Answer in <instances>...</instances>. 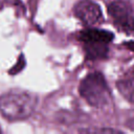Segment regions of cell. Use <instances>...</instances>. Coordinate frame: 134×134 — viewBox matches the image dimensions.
Returning a JSON list of instances; mask_svg holds the SVG:
<instances>
[{"mask_svg":"<svg viewBox=\"0 0 134 134\" xmlns=\"http://www.w3.org/2000/svg\"><path fill=\"white\" fill-rule=\"evenodd\" d=\"M81 132H103V133H107V132H109V133H115V132H118V131H116V130H113V129H100V130H98V129H93V130H90V129H86V130H81Z\"/></svg>","mask_w":134,"mask_h":134,"instance_id":"cell-10","label":"cell"},{"mask_svg":"<svg viewBox=\"0 0 134 134\" xmlns=\"http://www.w3.org/2000/svg\"><path fill=\"white\" fill-rule=\"evenodd\" d=\"M74 15L86 25H94L102 19V10L97 4L90 0H83L75 4Z\"/></svg>","mask_w":134,"mask_h":134,"instance_id":"cell-3","label":"cell"},{"mask_svg":"<svg viewBox=\"0 0 134 134\" xmlns=\"http://www.w3.org/2000/svg\"><path fill=\"white\" fill-rule=\"evenodd\" d=\"M108 13L114 24H117L133 15L131 6L125 1H114L108 5Z\"/></svg>","mask_w":134,"mask_h":134,"instance_id":"cell-5","label":"cell"},{"mask_svg":"<svg viewBox=\"0 0 134 134\" xmlns=\"http://www.w3.org/2000/svg\"><path fill=\"white\" fill-rule=\"evenodd\" d=\"M108 43H84V48L87 57L91 60L104 59L108 54Z\"/></svg>","mask_w":134,"mask_h":134,"instance_id":"cell-7","label":"cell"},{"mask_svg":"<svg viewBox=\"0 0 134 134\" xmlns=\"http://www.w3.org/2000/svg\"><path fill=\"white\" fill-rule=\"evenodd\" d=\"M120 31H124L127 35H132L134 36V16L132 15L128 19L124 20L122 22L118 23L115 25Z\"/></svg>","mask_w":134,"mask_h":134,"instance_id":"cell-8","label":"cell"},{"mask_svg":"<svg viewBox=\"0 0 134 134\" xmlns=\"http://www.w3.org/2000/svg\"><path fill=\"white\" fill-rule=\"evenodd\" d=\"M37 106V97L26 92H8L0 96V113L8 120L29 117Z\"/></svg>","mask_w":134,"mask_h":134,"instance_id":"cell-1","label":"cell"},{"mask_svg":"<svg viewBox=\"0 0 134 134\" xmlns=\"http://www.w3.org/2000/svg\"><path fill=\"white\" fill-rule=\"evenodd\" d=\"M113 39L112 32L98 28H87L80 32V40L84 43H109Z\"/></svg>","mask_w":134,"mask_h":134,"instance_id":"cell-4","label":"cell"},{"mask_svg":"<svg viewBox=\"0 0 134 134\" xmlns=\"http://www.w3.org/2000/svg\"><path fill=\"white\" fill-rule=\"evenodd\" d=\"M25 65H26L25 58H24V55L21 53V54L18 57V60H17L16 64H15V65L9 69L8 73H9L10 75H16V74H18L19 72H21V71L24 69Z\"/></svg>","mask_w":134,"mask_h":134,"instance_id":"cell-9","label":"cell"},{"mask_svg":"<svg viewBox=\"0 0 134 134\" xmlns=\"http://www.w3.org/2000/svg\"><path fill=\"white\" fill-rule=\"evenodd\" d=\"M1 132H2V131H1V129H0V133H1Z\"/></svg>","mask_w":134,"mask_h":134,"instance_id":"cell-12","label":"cell"},{"mask_svg":"<svg viewBox=\"0 0 134 134\" xmlns=\"http://www.w3.org/2000/svg\"><path fill=\"white\" fill-rule=\"evenodd\" d=\"M79 92L90 106L95 108H104L112 100L109 86L104 75L98 71L89 73L81 82Z\"/></svg>","mask_w":134,"mask_h":134,"instance_id":"cell-2","label":"cell"},{"mask_svg":"<svg viewBox=\"0 0 134 134\" xmlns=\"http://www.w3.org/2000/svg\"><path fill=\"white\" fill-rule=\"evenodd\" d=\"M124 45H125L127 48H129L130 50L134 51V41H129V42H126Z\"/></svg>","mask_w":134,"mask_h":134,"instance_id":"cell-11","label":"cell"},{"mask_svg":"<svg viewBox=\"0 0 134 134\" xmlns=\"http://www.w3.org/2000/svg\"><path fill=\"white\" fill-rule=\"evenodd\" d=\"M119 93L130 103L134 104V75L126 76L116 83Z\"/></svg>","mask_w":134,"mask_h":134,"instance_id":"cell-6","label":"cell"}]
</instances>
